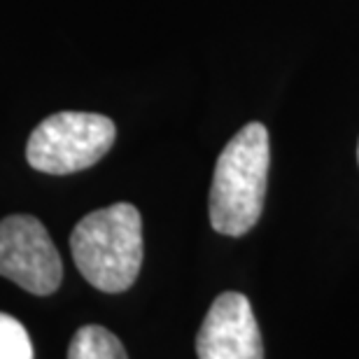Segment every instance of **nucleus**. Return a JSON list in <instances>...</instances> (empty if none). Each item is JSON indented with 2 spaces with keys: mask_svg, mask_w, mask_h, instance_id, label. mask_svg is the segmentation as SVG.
I'll list each match as a JSON object with an SVG mask.
<instances>
[{
  "mask_svg": "<svg viewBox=\"0 0 359 359\" xmlns=\"http://www.w3.org/2000/svg\"><path fill=\"white\" fill-rule=\"evenodd\" d=\"M117 138L114 121L96 112H56L28 138V163L49 175H70L98 163Z\"/></svg>",
  "mask_w": 359,
  "mask_h": 359,
  "instance_id": "obj_3",
  "label": "nucleus"
},
{
  "mask_svg": "<svg viewBox=\"0 0 359 359\" xmlns=\"http://www.w3.org/2000/svg\"><path fill=\"white\" fill-rule=\"evenodd\" d=\"M0 276L38 297L59 290L61 255L38 217L10 215L0 219Z\"/></svg>",
  "mask_w": 359,
  "mask_h": 359,
  "instance_id": "obj_4",
  "label": "nucleus"
},
{
  "mask_svg": "<svg viewBox=\"0 0 359 359\" xmlns=\"http://www.w3.org/2000/svg\"><path fill=\"white\" fill-rule=\"evenodd\" d=\"M271 163L269 131L259 121L243 126L215 166L210 187V224L217 233L245 236L262 217Z\"/></svg>",
  "mask_w": 359,
  "mask_h": 359,
  "instance_id": "obj_1",
  "label": "nucleus"
},
{
  "mask_svg": "<svg viewBox=\"0 0 359 359\" xmlns=\"http://www.w3.org/2000/svg\"><path fill=\"white\" fill-rule=\"evenodd\" d=\"M0 359H33V343L17 318L0 313Z\"/></svg>",
  "mask_w": 359,
  "mask_h": 359,
  "instance_id": "obj_7",
  "label": "nucleus"
},
{
  "mask_svg": "<svg viewBox=\"0 0 359 359\" xmlns=\"http://www.w3.org/2000/svg\"><path fill=\"white\" fill-rule=\"evenodd\" d=\"M198 359H264L262 332L248 297L224 292L212 301L196 336Z\"/></svg>",
  "mask_w": 359,
  "mask_h": 359,
  "instance_id": "obj_5",
  "label": "nucleus"
},
{
  "mask_svg": "<svg viewBox=\"0 0 359 359\" xmlns=\"http://www.w3.org/2000/svg\"><path fill=\"white\" fill-rule=\"evenodd\" d=\"M68 359H128L121 341L105 327L87 325L77 329L68 348Z\"/></svg>",
  "mask_w": 359,
  "mask_h": 359,
  "instance_id": "obj_6",
  "label": "nucleus"
},
{
  "mask_svg": "<svg viewBox=\"0 0 359 359\" xmlns=\"http://www.w3.org/2000/svg\"><path fill=\"white\" fill-rule=\"evenodd\" d=\"M70 252L89 285L119 294L135 283L142 266V217L131 203L89 212L70 233Z\"/></svg>",
  "mask_w": 359,
  "mask_h": 359,
  "instance_id": "obj_2",
  "label": "nucleus"
},
{
  "mask_svg": "<svg viewBox=\"0 0 359 359\" xmlns=\"http://www.w3.org/2000/svg\"><path fill=\"white\" fill-rule=\"evenodd\" d=\"M357 159H359V147H357Z\"/></svg>",
  "mask_w": 359,
  "mask_h": 359,
  "instance_id": "obj_8",
  "label": "nucleus"
}]
</instances>
